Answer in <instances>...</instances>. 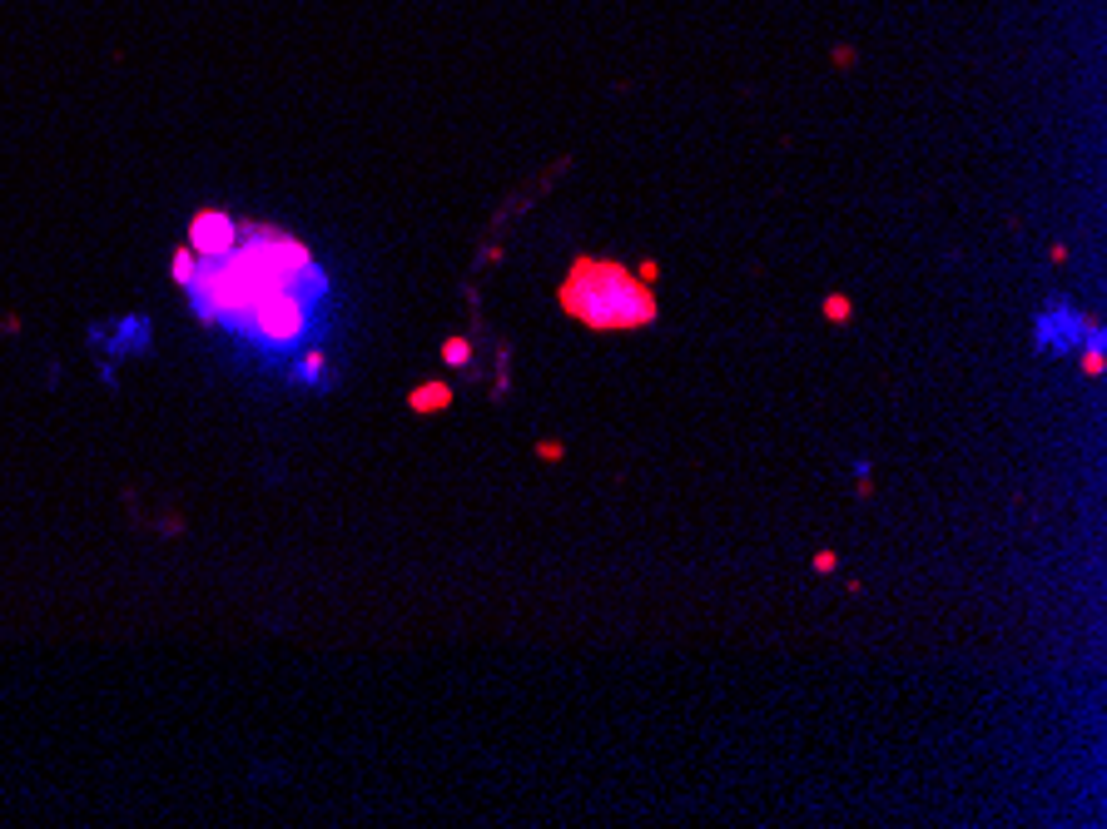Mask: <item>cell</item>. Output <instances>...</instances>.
I'll return each mask as SVG.
<instances>
[{"label": "cell", "mask_w": 1107, "mask_h": 829, "mask_svg": "<svg viewBox=\"0 0 1107 829\" xmlns=\"http://www.w3.org/2000/svg\"><path fill=\"white\" fill-rule=\"evenodd\" d=\"M556 303L566 318L586 323L591 333H636L661 318V298L646 278H636L616 259H591V254L571 264V274L556 288Z\"/></svg>", "instance_id": "6da1fadb"}, {"label": "cell", "mask_w": 1107, "mask_h": 829, "mask_svg": "<svg viewBox=\"0 0 1107 829\" xmlns=\"http://www.w3.org/2000/svg\"><path fill=\"white\" fill-rule=\"evenodd\" d=\"M308 293H328V288H313V283H278L264 288L249 313L239 318V333H254L264 343H298L308 328H313V313H308Z\"/></svg>", "instance_id": "7a4b0ae2"}, {"label": "cell", "mask_w": 1107, "mask_h": 829, "mask_svg": "<svg viewBox=\"0 0 1107 829\" xmlns=\"http://www.w3.org/2000/svg\"><path fill=\"white\" fill-rule=\"evenodd\" d=\"M189 249L199 254V264H214V259H224V254H234L239 249V224L229 219V214H219V209H199L194 219H189Z\"/></svg>", "instance_id": "3957f363"}, {"label": "cell", "mask_w": 1107, "mask_h": 829, "mask_svg": "<svg viewBox=\"0 0 1107 829\" xmlns=\"http://www.w3.org/2000/svg\"><path fill=\"white\" fill-rule=\"evenodd\" d=\"M408 408H413V413H447V408H452V388H447V383H442V378H427V383H417L413 393H408Z\"/></svg>", "instance_id": "277c9868"}, {"label": "cell", "mask_w": 1107, "mask_h": 829, "mask_svg": "<svg viewBox=\"0 0 1107 829\" xmlns=\"http://www.w3.org/2000/svg\"><path fill=\"white\" fill-rule=\"evenodd\" d=\"M1107 358H1103V333H1098V323L1088 318V348H1083V378H1103Z\"/></svg>", "instance_id": "5b68a950"}, {"label": "cell", "mask_w": 1107, "mask_h": 829, "mask_svg": "<svg viewBox=\"0 0 1107 829\" xmlns=\"http://www.w3.org/2000/svg\"><path fill=\"white\" fill-rule=\"evenodd\" d=\"M169 274H174V283H179V288H189V283H194V274H199V254H194V249H189V244H184V249H179V254H174V264H169Z\"/></svg>", "instance_id": "8992f818"}, {"label": "cell", "mask_w": 1107, "mask_h": 829, "mask_svg": "<svg viewBox=\"0 0 1107 829\" xmlns=\"http://www.w3.org/2000/svg\"><path fill=\"white\" fill-rule=\"evenodd\" d=\"M442 363H447V368H467V363H472V343H467V338H447V343H442Z\"/></svg>", "instance_id": "52a82bcc"}, {"label": "cell", "mask_w": 1107, "mask_h": 829, "mask_svg": "<svg viewBox=\"0 0 1107 829\" xmlns=\"http://www.w3.org/2000/svg\"><path fill=\"white\" fill-rule=\"evenodd\" d=\"M820 313L830 318V323H849L854 318V303L844 298V293H825V303H820Z\"/></svg>", "instance_id": "ba28073f"}, {"label": "cell", "mask_w": 1107, "mask_h": 829, "mask_svg": "<svg viewBox=\"0 0 1107 829\" xmlns=\"http://www.w3.org/2000/svg\"><path fill=\"white\" fill-rule=\"evenodd\" d=\"M303 378H308L313 388H318V378H328V353H323V348H308V353H303Z\"/></svg>", "instance_id": "9c48e42d"}, {"label": "cell", "mask_w": 1107, "mask_h": 829, "mask_svg": "<svg viewBox=\"0 0 1107 829\" xmlns=\"http://www.w3.org/2000/svg\"><path fill=\"white\" fill-rule=\"evenodd\" d=\"M810 566H815V576H834V571H839V552H834V547H820V552L810 556Z\"/></svg>", "instance_id": "30bf717a"}, {"label": "cell", "mask_w": 1107, "mask_h": 829, "mask_svg": "<svg viewBox=\"0 0 1107 829\" xmlns=\"http://www.w3.org/2000/svg\"><path fill=\"white\" fill-rule=\"evenodd\" d=\"M537 457H542V462H561V457H566V442H537Z\"/></svg>", "instance_id": "8fae6325"}, {"label": "cell", "mask_w": 1107, "mask_h": 829, "mask_svg": "<svg viewBox=\"0 0 1107 829\" xmlns=\"http://www.w3.org/2000/svg\"><path fill=\"white\" fill-rule=\"evenodd\" d=\"M854 492H859V497H864V502H869V497H874V477H869V467H859V487H854Z\"/></svg>", "instance_id": "7c38bea8"}, {"label": "cell", "mask_w": 1107, "mask_h": 829, "mask_svg": "<svg viewBox=\"0 0 1107 829\" xmlns=\"http://www.w3.org/2000/svg\"><path fill=\"white\" fill-rule=\"evenodd\" d=\"M636 278H646V283H656V278H661V264H656V259H641V269H636Z\"/></svg>", "instance_id": "4fadbf2b"}]
</instances>
